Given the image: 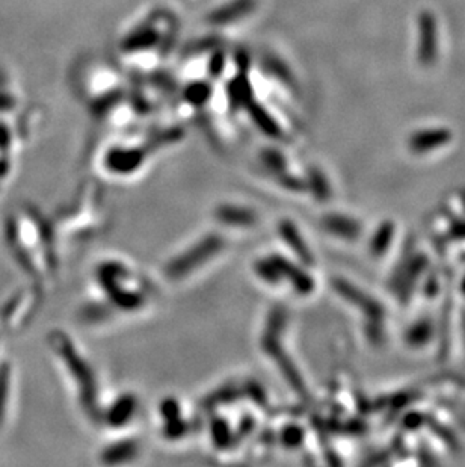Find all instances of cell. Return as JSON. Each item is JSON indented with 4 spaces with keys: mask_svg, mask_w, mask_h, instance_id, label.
I'll list each match as a JSON object with an SVG mask.
<instances>
[{
    "mask_svg": "<svg viewBox=\"0 0 465 467\" xmlns=\"http://www.w3.org/2000/svg\"><path fill=\"white\" fill-rule=\"evenodd\" d=\"M61 354H64V359L68 364L70 372L77 379L83 403L88 405V408H94V401H96V384H94V377L91 374L88 363H85L82 357L79 355L76 348L72 349V346L68 344V340H62Z\"/></svg>",
    "mask_w": 465,
    "mask_h": 467,
    "instance_id": "6da1fadb",
    "label": "cell"
},
{
    "mask_svg": "<svg viewBox=\"0 0 465 467\" xmlns=\"http://www.w3.org/2000/svg\"><path fill=\"white\" fill-rule=\"evenodd\" d=\"M221 248V239H217V236H210L204 240L191 248V251H187L186 254H181L178 259L174 260V264L170 265L168 268V275L170 277H183L186 273L192 271L194 268H197L202 264V260L212 257L213 254Z\"/></svg>",
    "mask_w": 465,
    "mask_h": 467,
    "instance_id": "7a4b0ae2",
    "label": "cell"
},
{
    "mask_svg": "<svg viewBox=\"0 0 465 467\" xmlns=\"http://www.w3.org/2000/svg\"><path fill=\"white\" fill-rule=\"evenodd\" d=\"M136 410V399L133 396H122L112 405V410L109 412L107 422L112 427H121L132 418V414Z\"/></svg>",
    "mask_w": 465,
    "mask_h": 467,
    "instance_id": "3957f363",
    "label": "cell"
},
{
    "mask_svg": "<svg viewBox=\"0 0 465 467\" xmlns=\"http://www.w3.org/2000/svg\"><path fill=\"white\" fill-rule=\"evenodd\" d=\"M217 216H220L222 221L232 223V224H251V223H254V215L251 214V212L245 210V209L232 207V206L221 207Z\"/></svg>",
    "mask_w": 465,
    "mask_h": 467,
    "instance_id": "277c9868",
    "label": "cell"
},
{
    "mask_svg": "<svg viewBox=\"0 0 465 467\" xmlns=\"http://www.w3.org/2000/svg\"><path fill=\"white\" fill-rule=\"evenodd\" d=\"M135 452V444L133 443H122L116 444V446L109 448L105 452V458L107 463H120L124 462V459L133 457Z\"/></svg>",
    "mask_w": 465,
    "mask_h": 467,
    "instance_id": "5b68a950",
    "label": "cell"
},
{
    "mask_svg": "<svg viewBox=\"0 0 465 467\" xmlns=\"http://www.w3.org/2000/svg\"><path fill=\"white\" fill-rule=\"evenodd\" d=\"M213 439H215V444L216 446H227L228 442H230V431H228V427L225 425L222 420H220L213 425Z\"/></svg>",
    "mask_w": 465,
    "mask_h": 467,
    "instance_id": "8992f818",
    "label": "cell"
}]
</instances>
